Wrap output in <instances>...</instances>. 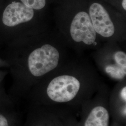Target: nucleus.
I'll return each instance as SVG.
<instances>
[{
    "mask_svg": "<svg viewBox=\"0 0 126 126\" xmlns=\"http://www.w3.org/2000/svg\"><path fill=\"white\" fill-rule=\"evenodd\" d=\"M60 54L50 44H45L32 50L28 56L26 72L33 78H40L57 67Z\"/></svg>",
    "mask_w": 126,
    "mask_h": 126,
    "instance_id": "obj_1",
    "label": "nucleus"
},
{
    "mask_svg": "<svg viewBox=\"0 0 126 126\" xmlns=\"http://www.w3.org/2000/svg\"><path fill=\"white\" fill-rule=\"evenodd\" d=\"M80 83L76 78L64 75L55 78L49 83L46 94L55 102L63 103L73 99L78 94Z\"/></svg>",
    "mask_w": 126,
    "mask_h": 126,
    "instance_id": "obj_2",
    "label": "nucleus"
},
{
    "mask_svg": "<svg viewBox=\"0 0 126 126\" xmlns=\"http://www.w3.org/2000/svg\"><path fill=\"white\" fill-rule=\"evenodd\" d=\"M35 15L34 9L20 2L14 1L8 5L2 14L0 23L7 30H12L20 25L32 21Z\"/></svg>",
    "mask_w": 126,
    "mask_h": 126,
    "instance_id": "obj_3",
    "label": "nucleus"
},
{
    "mask_svg": "<svg viewBox=\"0 0 126 126\" xmlns=\"http://www.w3.org/2000/svg\"><path fill=\"white\" fill-rule=\"evenodd\" d=\"M70 34L72 39L77 43L83 42L87 45L94 43L96 32L88 14L85 11L77 14L71 23Z\"/></svg>",
    "mask_w": 126,
    "mask_h": 126,
    "instance_id": "obj_4",
    "label": "nucleus"
},
{
    "mask_svg": "<svg viewBox=\"0 0 126 126\" xmlns=\"http://www.w3.org/2000/svg\"><path fill=\"white\" fill-rule=\"evenodd\" d=\"M89 15L96 33L107 38L114 34L113 23L102 5L96 2L93 3L90 6Z\"/></svg>",
    "mask_w": 126,
    "mask_h": 126,
    "instance_id": "obj_5",
    "label": "nucleus"
},
{
    "mask_svg": "<svg viewBox=\"0 0 126 126\" xmlns=\"http://www.w3.org/2000/svg\"><path fill=\"white\" fill-rule=\"evenodd\" d=\"M109 114L106 108L98 106L93 108L87 118L85 126H109Z\"/></svg>",
    "mask_w": 126,
    "mask_h": 126,
    "instance_id": "obj_6",
    "label": "nucleus"
},
{
    "mask_svg": "<svg viewBox=\"0 0 126 126\" xmlns=\"http://www.w3.org/2000/svg\"><path fill=\"white\" fill-rule=\"evenodd\" d=\"M0 126H19L13 108L0 109Z\"/></svg>",
    "mask_w": 126,
    "mask_h": 126,
    "instance_id": "obj_7",
    "label": "nucleus"
},
{
    "mask_svg": "<svg viewBox=\"0 0 126 126\" xmlns=\"http://www.w3.org/2000/svg\"><path fill=\"white\" fill-rule=\"evenodd\" d=\"M15 100L5 91L2 86H0V109L14 108Z\"/></svg>",
    "mask_w": 126,
    "mask_h": 126,
    "instance_id": "obj_8",
    "label": "nucleus"
},
{
    "mask_svg": "<svg viewBox=\"0 0 126 126\" xmlns=\"http://www.w3.org/2000/svg\"><path fill=\"white\" fill-rule=\"evenodd\" d=\"M28 7L35 10L43 9L45 6L46 0H20Z\"/></svg>",
    "mask_w": 126,
    "mask_h": 126,
    "instance_id": "obj_9",
    "label": "nucleus"
},
{
    "mask_svg": "<svg viewBox=\"0 0 126 126\" xmlns=\"http://www.w3.org/2000/svg\"><path fill=\"white\" fill-rule=\"evenodd\" d=\"M106 71L112 77L117 79H122L126 75V70L122 68L109 66L106 68Z\"/></svg>",
    "mask_w": 126,
    "mask_h": 126,
    "instance_id": "obj_10",
    "label": "nucleus"
},
{
    "mask_svg": "<svg viewBox=\"0 0 126 126\" xmlns=\"http://www.w3.org/2000/svg\"><path fill=\"white\" fill-rule=\"evenodd\" d=\"M114 59L117 64L126 70V55L123 51H117L114 55Z\"/></svg>",
    "mask_w": 126,
    "mask_h": 126,
    "instance_id": "obj_11",
    "label": "nucleus"
},
{
    "mask_svg": "<svg viewBox=\"0 0 126 126\" xmlns=\"http://www.w3.org/2000/svg\"><path fill=\"white\" fill-rule=\"evenodd\" d=\"M121 96L122 99L126 102V87L125 86L123 88L121 92Z\"/></svg>",
    "mask_w": 126,
    "mask_h": 126,
    "instance_id": "obj_12",
    "label": "nucleus"
},
{
    "mask_svg": "<svg viewBox=\"0 0 126 126\" xmlns=\"http://www.w3.org/2000/svg\"><path fill=\"white\" fill-rule=\"evenodd\" d=\"M37 122L36 123H35V122H34L33 120L29 121L28 123L27 124V126H44L42 124H39L38 123H37V122H36V121H35Z\"/></svg>",
    "mask_w": 126,
    "mask_h": 126,
    "instance_id": "obj_13",
    "label": "nucleus"
},
{
    "mask_svg": "<svg viewBox=\"0 0 126 126\" xmlns=\"http://www.w3.org/2000/svg\"><path fill=\"white\" fill-rule=\"evenodd\" d=\"M5 76V73L3 72H1L0 71V86L1 85V82L2 81V80L4 79V77Z\"/></svg>",
    "mask_w": 126,
    "mask_h": 126,
    "instance_id": "obj_14",
    "label": "nucleus"
},
{
    "mask_svg": "<svg viewBox=\"0 0 126 126\" xmlns=\"http://www.w3.org/2000/svg\"><path fill=\"white\" fill-rule=\"evenodd\" d=\"M122 6L123 9L125 10H126V0H123L122 2Z\"/></svg>",
    "mask_w": 126,
    "mask_h": 126,
    "instance_id": "obj_15",
    "label": "nucleus"
},
{
    "mask_svg": "<svg viewBox=\"0 0 126 126\" xmlns=\"http://www.w3.org/2000/svg\"><path fill=\"white\" fill-rule=\"evenodd\" d=\"M4 65V63H2L1 62H0V66L1 65Z\"/></svg>",
    "mask_w": 126,
    "mask_h": 126,
    "instance_id": "obj_16",
    "label": "nucleus"
}]
</instances>
